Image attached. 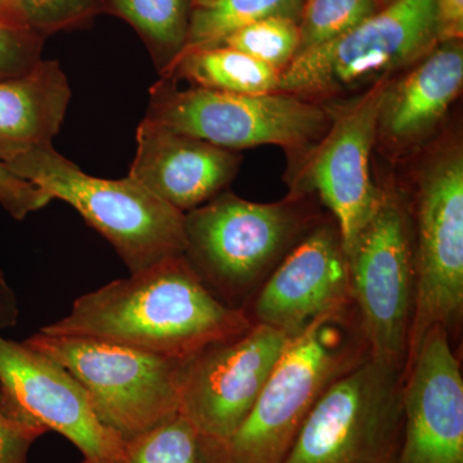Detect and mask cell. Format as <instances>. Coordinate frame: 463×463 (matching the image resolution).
Returning <instances> with one entry per match:
<instances>
[{"label": "cell", "instance_id": "cell-1", "mask_svg": "<svg viewBox=\"0 0 463 463\" xmlns=\"http://www.w3.org/2000/svg\"><path fill=\"white\" fill-rule=\"evenodd\" d=\"M251 326L248 312L216 298L182 255L76 298L63 318L41 332L108 341L188 362Z\"/></svg>", "mask_w": 463, "mask_h": 463}, {"label": "cell", "instance_id": "cell-2", "mask_svg": "<svg viewBox=\"0 0 463 463\" xmlns=\"http://www.w3.org/2000/svg\"><path fill=\"white\" fill-rule=\"evenodd\" d=\"M370 355L354 304L317 317L292 337L230 438L200 439L203 463H282L326 389Z\"/></svg>", "mask_w": 463, "mask_h": 463}, {"label": "cell", "instance_id": "cell-3", "mask_svg": "<svg viewBox=\"0 0 463 463\" xmlns=\"http://www.w3.org/2000/svg\"><path fill=\"white\" fill-rule=\"evenodd\" d=\"M52 200L74 207L111 243L130 274L145 272L185 251V214L158 199L129 175L100 179L79 169L53 145L5 164Z\"/></svg>", "mask_w": 463, "mask_h": 463}, {"label": "cell", "instance_id": "cell-4", "mask_svg": "<svg viewBox=\"0 0 463 463\" xmlns=\"http://www.w3.org/2000/svg\"><path fill=\"white\" fill-rule=\"evenodd\" d=\"M145 120L173 132L236 149L279 146L295 161L309 154L332 123L330 105L291 94L250 96L192 87L161 78L149 90Z\"/></svg>", "mask_w": 463, "mask_h": 463}, {"label": "cell", "instance_id": "cell-5", "mask_svg": "<svg viewBox=\"0 0 463 463\" xmlns=\"http://www.w3.org/2000/svg\"><path fill=\"white\" fill-rule=\"evenodd\" d=\"M438 43L435 0H398L339 38L298 52L281 72L279 91L332 103L410 69Z\"/></svg>", "mask_w": 463, "mask_h": 463}, {"label": "cell", "instance_id": "cell-6", "mask_svg": "<svg viewBox=\"0 0 463 463\" xmlns=\"http://www.w3.org/2000/svg\"><path fill=\"white\" fill-rule=\"evenodd\" d=\"M298 197L259 203L222 192L185 213L184 258L225 306L241 304L306 227Z\"/></svg>", "mask_w": 463, "mask_h": 463}, {"label": "cell", "instance_id": "cell-7", "mask_svg": "<svg viewBox=\"0 0 463 463\" xmlns=\"http://www.w3.org/2000/svg\"><path fill=\"white\" fill-rule=\"evenodd\" d=\"M403 370L368 355L332 383L282 463H398Z\"/></svg>", "mask_w": 463, "mask_h": 463}, {"label": "cell", "instance_id": "cell-8", "mask_svg": "<svg viewBox=\"0 0 463 463\" xmlns=\"http://www.w3.org/2000/svg\"><path fill=\"white\" fill-rule=\"evenodd\" d=\"M25 343L62 364L83 385L100 422L125 441L179 412L187 362L108 341L42 332Z\"/></svg>", "mask_w": 463, "mask_h": 463}, {"label": "cell", "instance_id": "cell-9", "mask_svg": "<svg viewBox=\"0 0 463 463\" xmlns=\"http://www.w3.org/2000/svg\"><path fill=\"white\" fill-rule=\"evenodd\" d=\"M412 216L414 303L408 359L426 332L449 330L463 309V151L444 145L426 158L416 176Z\"/></svg>", "mask_w": 463, "mask_h": 463}, {"label": "cell", "instance_id": "cell-10", "mask_svg": "<svg viewBox=\"0 0 463 463\" xmlns=\"http://www.w3.org/2000/svg\"><path fill=\"white\" fill-rule=\"evenodd\" d=\"M353 304L371 358L404 371L414 303L412 216L392 187L346 252Z\"/></svg>", "mask_w": 463, "mask_h": 463}, {"label": "cell", "instance_id": "cell-11", "mask_svg": "<svg viewBox=\"0 0 463 463\" xmlns=\"http://www.w3.org/2000/svg\"><path fill=\"white\" fill-rule=\"evenodd\" d=\"M390 79L345 103H328L330 129L315 148L298 161L289 197L316 192L336 218L345 254L380 205L381 187L371 174V155L376 146L381 99Z\"/></svg>", "mask_w": 463, "mask_h": 463}, {"label": "cell", "instance_id": "cell-12", "mask_svg": "<svg viewBox=\"0 0 463 463\" xmlns=\"http://www.w3.org/2000/svg\"><path fill=\"white\" fill-rule=\"evenodd\" d=\"M0 403L14 421L62 435L84 462L124 461V439L100 422L83 385L51 356L2 335Z\"/></svg>", "mask_w": 463, "mask_h": 463}, {"label": "cell", "instance_id": "cell-13", "mask_svg": "<svg viewBox=\"0 0 463 463\" xmlns=\"http://www.w3.org/2000/svg\"><path fill=\"white\" fill-rule=\"evenodd\" d=\"M291 339L252 323L245 334L207 346L185 364L179 412L201 440L218 443L239 429Z\"/></svg>", "mask_w": 463, "mask_h": 463}, {"label": "cell", "instance_id": "cell-14", "mask_svg": "<svg viewBox=\"0 0 463 463\" xmlns=\"http://www.w3.org/2000/svg\"><path fill=\"white\" fill-rule=\"evenodd\" d=\"M398 463H463V380L449 330L426 332L403 371Z\"/></svg>", "mask_w": 463, "mask_h": 463}, {"label": "cell", "instance_id": "cell-15", "mask_svg": "<svg viewBox=\"0 0 463 463\" xmlns=\"http://www.w3.org/2000/svg\"><path fill=\"white\" fill-rule=\"evenodd\" d=\"M349 267L337 225L315 228L264 282L252 323L295 337L317 317L352 304Z\"/></svg>", "mask_w": 463, "mask_h": 463}, {"label": "cell", "instance_id": "cell-16", "mask_svg": "<svg viewBox=\"0 0 463 463\" xmlns=\"http://www.w3.org/2000/svg\"><path fill=\"white\" fill-rule=\"evenodd\" d=\"M242 157L143 118L129 176L158 199L188 213L221 194Z\"/></svg>", "mask_w": 463, "mask_h": 463}, {"label": "cell", "instance_id": "cell-17", "mask_svg": "<svg viewBox=\"0 0 463 463\" xmlns=\"http://www.w3.org/2000/svg\"><path fill=\"white\" fill-rule=\"evenodd\" d=\"M463 85L462 41L438 43L383 91L376 145L390 156L416 151L437 132Z\"/></svg>", "mask_w": 463, "mask_h": 463}, {"label": "cell", "instance_id": "cell-18", "mask_svg": "<svg viewBox=\"0 0 463 463\" xmlns=\"http://www.w3.org/2000/svg\"><path fill=\"white\" fill-rule=\"evenodd\" d=\"M71 99L56 61H42L29 74L0 81V163L51 146Z\"/></svg>", "mask_w": 463, "mask_h": 463}, {"label": "cell", "instance_id": "cell-19", "mask_svg": "<svg viewBox=\"0 0 463 463\" xmlns=\"http://www.w3.org/2000/svg\"><path fill=\"white\" fill-rule=\"evenodd\" d=\"M161 78L184 79L194 87L233 94L276 93L281 72L232 48H200L183 52Z\"/></svg>", "mask_w": 463, "mask_h": 463}, {"label": "cell", "instance_id": "cell-20", "mask_svg": "<svg viewBox=\"0 0 463 463\" xmlns=\"http://www.w3.org/2000/svg\"><path fill=\"white\" fill-rule=\"evenodd\" d=\"M116 14L136 27L147 42L160 76L187 44L192 0H109Z\"/></svg>", "mask_w": 463, "mask_h": 463}, {"label": "cell", "instance_id": "cell-21", "mask_svg": "<svg viewBox=\"0 0 463 463\" xmlns=\"http://www.w3.org/2000/svg\"><path fill=\"white\" fill-rule=\"evenodd\" d=\"M303 5L304 0H213L192 9L183 52L218 47L231 33L263 18L288 16L298 21Z\"/></svg>", "mask_w": 463, "mask_h": 463}, {"label": "cell", "instance_id": "cell-22", "mask_svg": "<svg viewBox=\"0 0 463 463\" xmlns=\"http://www.w3.org/2000/svg\"><path fill=\"white\" fill-rule=\"evenodd\" d=\"M123 463H203L200 437L181 412L125 441Z\"/></svg>", "mask_w": 463, "mask_h": 463}, {"label": "cell", "instance_id": "cell-23", "mask_svg": "<svg viewBox=\"0 0 463 463\" xmlns=\"http://www.w3.org/2000/svg\"><path fill=\"white\" fill-rule=\"evenodd\" d=\"M300 33L297 18L270 16L231 33L221 45L248 54L282 72L298 52Z\"/></svg>", "mask_w": 463, "mask_h": 463}, {"label": "cell", "instance_id": "cell-24", "mask_svg": "<svg viewBox=\"0 0 463 463\" xmlns=\"http://www.w3.org/2000/svg\"><path fill=\"white\" fill-rule=\"evenodd\" d=\"M376 12L373 0H304L298 18V52L339 38Z\"/></svg>", "mask_w": 463, "mask_h": 463}, {"label": "cell", "instance_id": "cell-25", "mask_svg": "<svg viewBox=\"0 0 463 463\" xmlns=\"http://www.w3.org/2000/svg\"><path fill=\"white\" fill-rule=\"evenodd\" d=\"M32 32H54L74 25L93 12L94 0H14Z\"/></svg>", "mask_w": 463, "mask_h": 463}, {"label": "cell", "instance_id": "cell-26", "mask_svg": "<svg viewBox=\"0 0 463 463\" xmlns=\"http://www.w3.org/2000/svg\"><path fill=\"white\" fill-rule=\"evenodd\" d=\"M41 62V44L33 33L0 24V81L29 74Z\"/></svg>", "mask_w": 463, "mask_h": 463}, {"label": "cell", "instance_id": "cell-27", "mask_svg": "<svg viewBox=\"0 0 463 463\" xmlns=\"http://www.w3.org/2000/svg\"><path fill=\"white\" fill-rule=\"evenodd\" d=\"M53 201L33 183L12 173L0 163V206L16 221H24L27 215L38 212Z\"/></svg>", "mask_w": 463, "mask_h": 463}, {"label": "cell", "instance_id": "cell-28", "mask_svg": "<svg viewBox=\"0 0 463 463\" xmlns=\"http://www.w3.org/2000/svg\"><path fill=\"white\" fill-rule=\"evenodd\" d=\"M47 431L14 421L0 403V463H27L30 448Z\"/></svg>", "mask_w": 463, "mask_h": 463}, {"label": "cell", "instance_id": "cell-29", "mask_svg": "<svg viewBox=\"0 0 463 463\" xmlns=\"http://www.w3.org/2000/svg\"><path fill=\"white\" fill-rule=\"evenodd\" d=\"M439 43L462 41L463 0H435Z\"/></svg>", "mask_w": 463, "mask_h": 463}, {"label": "cell", "instance_id": "cell-30", "mask_svg": "<svg viewBox=\"0 0 463 463\" xmlns=\"http://www.w3.org/2000/svg\"><path fill=\"white\" fill-rule=\"evenodd\" d=\"M20 318V306L16 292L0 269V332L16 327Z\"/></svg>", "mask_w": 463, "mask_h": 463}, {"label": "cell", "instance_id": "cell-31", "mask_svg": "<svg viewBox=\"0 0 463 463\" xmlns=\"http://www.w3.org/2000/svg\"><path fill=\"white\" fill-rule=\"evenodd\" d=\"M0 24L9 27V29L16 30V32H32L29 26L26 25L24 17L21 16L14 0H0Z\"/></svg>", "mask_w": 463, "mask_h": 463}, {"label": "cell", "instance_id": "cell-32", "mask_svg": "<svg viewBox=\"0 0 463 463\" xmlns=\"http://www.w3.org/2000/svg\"><path fill=\"white\" fill-rule=\"evenodd\" d=\"M374 5H376L377 11L380 9H383L392 5V3L398 2V0H373Z\"/></svg>", "mask_w": 463, "mask_h": 463}, {"label": "cell", "instance_id": "cell-33", "mask_svg": "<svg viewBox=\"0 0 463 463\" xmlns=\"http://www.w3.org/2000/svg\"><path fill=\"white\" fill-rule=\"evenodd\" d=\"M212 2L213 0H192V3H194V8L203 7V5H207Z\"/></svg>", "mask_w": 463, "mask_h": 463}, {"label": "cell", "instance_id": "cell-34", "mask_svg": "<svg viewBox=\"0 0 463 463\" xmlns=\"http://www.w3.org/2000/svg\"><path fill=\"white\" fill-rule=\"evenodd\" d=\"M81 463H87V462H84V461H83V462H81Z\"/></svg>", "mask_w": 463, "mask_h": 463}]
</instances>
